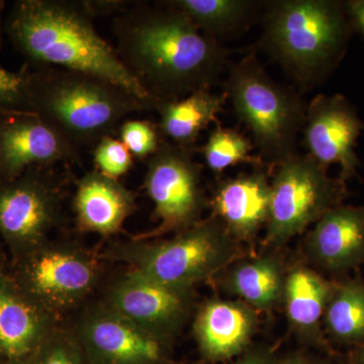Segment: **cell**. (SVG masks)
I'll use <instances>...</instances> for the list:
<instances>
[{"label": "cell", "mask_w": 364, "mask_h": 364, "mask_svg": "<svg viewBox=\"0 0 364 364\" xmlns=\"http://www.w3.org/2000/svg\"><path fill=\"white\" fill-rule=\"evenodd\" d=\"M230 286L235 294L258 309L274 305L284 287L279 265L270 259L238 265L230 277Z\"/></svg>", "instance_id": "603a6c76"}, {"label": "cell", "mask_w": 364, "mask_h": 364, "mask_svg": "<svg viewBox=\"0 0 364 364\" xmlns=\"http://www.w3.org/2000/svg\"><path fill=\"white\" fill-rule=\"evenodd\" d=\"M85 1L18 0L6 21V33L33 66L85 72L122 86L156 104L124 65L119 55L93 25Z\"/></svg>", "instance_id": "7a4b0ae2"}, {"label": "cell", "mask_w": 364, "mask_h": 364, "mask_svg": "<svg viewBox=\"0 0 364 364\" xmlns=\"http://www.w3.org/2000/svg\"><path fill=\"white\" fill-rule=\"evenodd\" d=\"M253 148V142L240 132L219 124L210 132L202 153L208 168L215 173H221L242 163L262 166V160L251 154Z\"/></svg>", "instance_id": "d4e9b609"}, {"label": "cell", "mask_w": 364, "mask_h": 364, "mask_svg": "<svg viewBox=\"0 0 364 364\" xmlns=\"http://www.w3.org/2000/svg\"><path fill=\"white\" fill-rule=\"evenodd\" d=\"M350 25L364 38V0H352L344 4Z\"/></svg>", "instance_id": "4dcf8cb0"}, {"label": "cell", "mask_w": 364, "mask_h": 364, "mask_svg": "<svg viewBox=\"0 0 364 364\" xmlns=\"http://www.w3.org/2000/svg\"><path fill=\"white\" fill-rule=\"evenodd\" d=\"M363 130V122L343 95H318L306 107L303 133L308 155L325 167L338 164L342 181L358 172L355 148Z\"/></svg>", "instance_id": "5bb4252c"}, {"label": "cell", "mask_w": 364, "mask_h": 364, "mask_svg": "<svg viewBox=\"0 0 364 364\" xmlns=\"http://www.w3.org/2000/svg\"><path fill=\"white\" fill-rule=\"evenodd\" d=\"M270 202L272 184L258 168L218 184L212 207L230 234L249 239L267 224Z\"/></svg>", "instance_id": "e0dca14e"}, {"label": "cell", "mask_w": 364, "mask_h": 364, "mask_svg": "<svg viewBox=\"0 0 364 364\" xmlns=\"http://www.w3.org/2000/svg\"><path fill=\"white\" fill-rule=\"evenodd\" d=\"M91 364H166V342L100 301L86 306L71 326Z\"/></svg>", "instance_id": "7c38bea8"}, {"label": "cell", "mask_w": 364, "mask_h": 364, "mask_svg": "<svg viewBox=\"0 0 364 364\" xmlns=\"http://www.w3.org/2000/svg\"><path fill=\"white\" fill-rule=\"evenodd\" d=\"M61 322L26 296L9 270L0 275V358L4 363L32 364L46 337Z\"/></svg>", "instance_id": "9a60e30c"}, {"label": "cell", "mask_w": 364, "mask_h": 364, "mask_svg": "<svg viewBox=\"0 0 364 364\" xmlns=\"http://www.w3.org/2000/svg\"><path fill=\"white\" fill-rule=\"evenodd\" d=\"M349 28L345 9L338 2L277 0L267 4L260 45L306 90L338 61Z\"/></svg>", "instance_id": "277c9868"}, {"label": "cell", "mask_w": 364, "mask_h": 364, "mask_svg": "<svg viewBox=\"0 0 364 364\" xmlns=\"http://www.w3.org/2000/svg\"><path fill=\"white\" fill-rule=\"evenodd\" d=\"M235 364H274L272 358L265 353H259V352H254L244 356L240 360L237 361Z\"/></svg>", "instance_id": "1f68e13d"}, {"label": "cell", "mask_w": 364, "mask_h": 364, "mask_svg": "<svg viewBox=\"0 0 364 364\" xmlns=\"http://www.w3.org/2000/svg\"><path fill=\"white\" fill-rule=\"evenodd\" d=\"M132 1H123V0H93L88 1L85 0L86 9L91 14L93 18L97 16H111L122 13L124 9L130 6Z\"/></svg>", "instance_id": "f546056e"}, {"label": "cell", "mask_w": 364, "mask_h": 364, "mask_svg": "<svg viewBox=\"0 0 364 364\" xmlns=\"http://www.w3.org/2000/svg\"><path fill=\"white\" fill-rule=\"evenodd\" d=\"M232 256L226 227L213 215L167 240H142L135 237L112 244L102 256L128 264L158 282L178 289H193L208 279Z\"/></svg>", "instance_id": "8992f818"}, {"label": "cell", "mask_w": 364, "mask_h": 364, "mask_svg": "<svg viewBox=\"0 0 364 364\" xmlns=\"http://www.w3.org/2000/svg\"><path fill=\"white\" fill-rule=\"evenodd\" d=\"M272 182L267 240L282 243L296 236L337 207L343 193L342 179L327 174V167L310 155H299L277 165Z\"/></svg>", "instance_id": "9c48e42d"}, {"label": "cell", "mask_w": 364, "mask_h": 364, "mask_svg": "<svg viewBox=\"0 0 364 364\" xmlns=\"http://www.w3.org/2000/svg\"><path fill=\"white\" fill-rule=\"evenodd\" d=\"M255 323L248 306L234 301H208L198 310L193 327L198 348L208 360L232 358L247 346Z\"/></svg>", "instance_id": "ac0fdd59"}, {"label": "cell", "mask_w": 364, "mask_h": 364, "mask_svg": "<svg viewBox=\"0 0 364 364\" xmlns=\"http://www.w3.org/2000/svg\"><path fill=\"white\" fill-rule=\"evenodd\" d=\"M227 97L210 88L196 90L176 102H158L154 111L158 112L160 133L164 140L184 149L196 151V144L203 129L224 109Z\"/></svg>", "instance_id": "ffe728a7"}, {"label": "cell", "mask_w": 364, "mask_h": 364, "mask_svg": "<svg viewBox=\"0 0 364 364\" xmlns=\"http://www.w3.org/2000/svg\"><path fill=\"white\" fill-rule=\"evenodd\" d=\"M363 363L364 364V349H363Z\"/></svg>", "instance_id": "74e56055"}, {"label": "cell", "mask_w": 364, "mask_h": 364, "mask_svg": "<svg viewBox=\"0 0 364 364\" xmlns=\"http://www.w3.org/2000/svg\"><path fill=\"white\" fill-rule=\"evenodd\" d=\"M28 109L77 147L114 136L126 117L154 105L122 86L85 72L25 65Z\"/></svg>", "instance_id": "3957f363"}, {"label": "cell", "mask_w": 364, "mask_h": 364, "mask_svg": "<svg viewBox=\"0 0 364 364\" xmlns=\"http://www.w3.org/2000/svg\"><path fill=\"white\" fill-rule=\"evenodd\" d=\"M117 134L133 157L140 160L153 156L163 141L158 124L147 119H126Z\"/></svg>", "instance_id": "4316f807"}, {"label": "cell", "mask_w": 364, "mask_h": 364, "mask_svg": "<svg viewBox=\"0 0 364 364\" xmlns=\"http://www.w3.org/2000/svg\"><path fill=\"white\" fill-rule=\"evenodd\" d=\"M9 262L7 260V256L6 251L2 248L1 244H0V275L6 273L9 270Z\"/></svg>", "instance_id": "d6a6232c"}, {"label": "cell", "mask_w": 364, "mask_h": 364, "mask_svg": "<svg viewBox=\"0 0 364 364\" xmlns=\"http://www.w3.org/2000/svg\"><path fill=\"white\" fill-rule=\"evenodd\" d=\"M102 256L70 240H48L11 259L9 273L36 305L61 321L80 308L102 280Z\"/></svg>", "instance_id": "52a82bcc"}, {"label": "cell", "mask_w": 364, "mask_h": 364, "mask_svg": "<svg viewBox=\"0 0 364 364\" xmlns=\"http://www.w3.org/2000/svg\"><path fill=\"white\" fill-rule=\"evenodd\" d=\"M284 289L291 324L299 329H315L332 296L329 284L315 272L296 268L287 277Z\"/></svg>", "instance_id": "7402d4cb"}, {"label": "cell", "mask_w": 364, "mask_h": 364, "mask_svg": "<svg viewBox=\"0 0 364 364\" xmlns=\"http://www.w3.org/2000/svg\"><path fill=\"white\" fill-rule=\"evenodd\" d=\"M282 364H317L313 361L308 360L306 358L301 356H294V358H287Z\"/></svg>", "instance_id": "836d02e7"}, {"label": "cell", "mask_w": 364, "mask_h": 364, "mask_svg": "<svg viewBox=\"0 0 364 364\" xmlns=\"http://www.w3.org/2000/svg\"><path fill=\"white\" fill-rule=\"evenodd\" d=\"M32 364H91L71 327L59 323L41 345Z\"/></svg>", "instance_id": "484cf974"}, {"label": "cell", "mask_w": 364, "mask_h": 364, "mask_svg": "<svg viewBox=\"0 0 364 364\" xmlns=\"http://www.w3.org/2000/svg\"><path fill=\"white\" fill-rule=\"evenodd\" d=\"M4 6H6V2L0 0V49H1L2 44V11H4Z\"/></svg>", "instance_id": "e575fe53"}, {"label": "cell", "mask_w": 364, "mask_h": 364, "mask_svg": "<svg viewBox=\"0 0 364 364\" xmlns=\"http://www.w3.org/2000/svg\"><path fill=\"white\" fill-rule=\"evenodd\" d=\"M316 258L330 269H345L364 258V210L335 207L318 220L310 235Z\"/></svg>", "instance_id": "d6986e66"}, {"label": "cell", "mask_w": 364, "mask_h": 364, "mask_svg": "<svg viewBox=\"0 0 364 364\" xmlns=\"http://www.w3.org/2000/svg\"><path fill=\"white\" fill-rule=\"evenodd\" d=\"M224 93L250 132L263 163L277 166L298 154L308 105L299 93L268 75L255 52L229 66Z\"/></svg>", "instance_id": "5b68a950"}, {"label": "cell", "mask_w": 364, "mask_h": 364, "mask_svg": "<svg viewBox=\"0 0 364 364\" xmlns=\"http://www.w3.org/2000/svg\"><path fill=\"white\" fill-rule=\"evenodd\" d=\"M72 208L79 230L109 237L136 212V195L119 179L93 170L76 181Z\"/></svg>", "instance_id": "2e32d148"}, {"label": "cell", "mask_w": 364, "mask_h": 364, "mask_svg": "<svg viewBox=\"0 0 364 364\" xmlns=\"http://www.w3.org/2000/svg\"><path fill=\"white\" fill-rule=\"evenodd\" d=\"M326 324L343 341L364 336V287L353 282L340 287L328 303Z\"/></svg>", "instance_id": "cb8c5ba5"}, {"label": "cell", "mask_w": 364, "mask_h": 364, "mask_svg": "<svg viewBox=\"0 0 364 364\" xmlns=\"http://www.w3.org/2000/svg\"><path fill=\"white\" fill-rule=\"evenodd\" d=\"M81 149L31 112L0 117V178L13 179L33 166L79 162Z\"/></svg>", "instance_id": "4fadbf2b"}, {"label": "cell", "mask_w": 364, "mask_h": 364, "mask_svg": "<svg viewBox=\"0 0 364 364\" xmlns=\"http://www.w3.org/2000/svg\"><path fill=\"white\" fill-rule=\"evenodd\" d=\"M169 2L186 14L203 35L218 41L247 28L257 7V2L248 0H173Z\"/></svg>", "instance_id": "44dd1931"}, {"label": "cell", "mask_w": 364, "mask_h": 364, "mask_svg": "<svg viewBox=\"0 0 364 364\" xmlns=\"http://www.w3.org/2000/svg\"><path fill=\"white\" fill-rule=\"evenodd\" d=\"M0 364H6V363H4V360H2L1 358H0Z\"/></svg>", "instance_id": "8d00e7d4"}, {"label": "cell", "mask_w": 364, "mask_h": 364, "mask_svg": "<svg viewBox=\"0 0 364 364\" xmlns=\"http://www.w3.org/2000/svg\"><path fill=\"white\" fill-rule=\"evenodd\" d=\"M65 198L56 166H33L16 178H0V237L11 259L50 240L63 220Z\"/></svg>", "instance_id": "ba28073f"}, {"label": "cell", "mask_w": 364, "mask_h": 364, "mask_svg": "<svg viewBox=\"0 0 364 364\" xmlns=\"http://www.w3.org/2000/svg\"><path fill=\"white\" fill-rule=\"evenodd\" d=\"M184 149L163 139L159 149L147 159L144 188L154 203L155 229L135 238L152 240L169 232L184 231L200 222L207 205L203 193V167Z\"/></svg>", "instance_id": "30bf717a"}, {"label": "cell", "mask_w": 364, "mask_h": 364, "mask_svg": "<svg viewBox=\"0 0 364 364\" xmlns=\"http://www.w3.org/2000/svg\"><path fill=\"white\" fill-rule=\"evenodd\" d=\"M0 109L30 112L25 67L14 73L0 66Z\"/></svg>", "instance_id": "f1b7e54d"}, {"label": "cell", "mask_w": 364, "mask_h": 364, "mask_svg": "<svg viewBox=\"0 0 364 364\" xmlns=\"http://www.w3.org/2000/svg\"><path fill=\"white\" fill-rule=\"evenodd\" d=\"M100 303L168 343L191 308V289L165 286L134 269L105 289Z\"/></svg>", "instance_id": "8fae6325"}, {"label": "cell", "mask_w": 364, "mask_h": 364, "mask_svg": "<svg viewBox=\"0 0 364 364\" xmlns=\"http://www.w3.org/2000/svg\"><path fill=\"white\" fill-rule=\"evenodd\" d=\"M112 30L119 59L157 102L212 90L227 66L226 48L169 1L131 2Z\"/></svg>", "instance_id": "6da1fadb"}, {"label": "cell", "mask_w": 364, "mask_h": 364, "mask_svg": "<svg viewBox=\"0 0 364 364\" xmlns=\"http://www.w3.org/2000/svg\"><path fill=\"white\" fill-rule=\"evenodd\" d=\"M20 112V111H7V109H0V117L4 116V114H11V112Z\"/></svg>", "instance_id": "d590c367"}, {"label": "cell", "mask_w": 364, "mask_h": 364, "mask_svg": "<svg viewBox=\"0 0 364 364\" xmlns=\"http://www.w3.org/2000/svg\"><path fill=\"white\" fill-rule=\"evenodd\" d=\"M93 162L100 173L119 179L134 166V157L119 139L105 136L95 144Z\"/></svg>", "instance_id": "83f0119b"}]
</instances>
